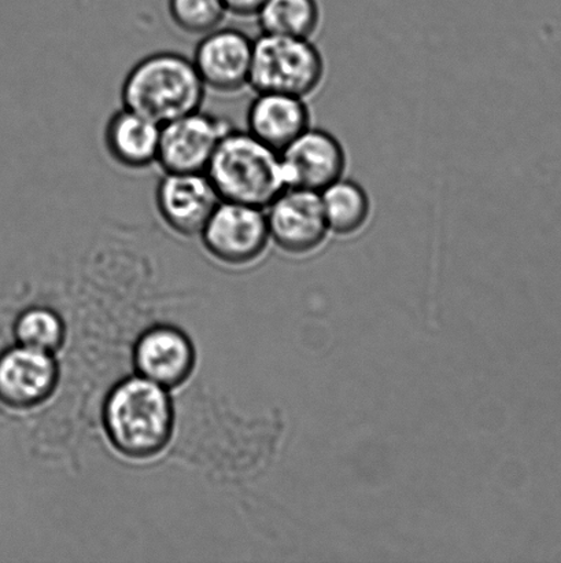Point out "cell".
Masks as SVG:
<instances>
[{
	"mask_svg": "<svg viewBox=\"0 0 561 563\" xmlns=\"http://www.w3.org/2000/svg\"><path fill=\"white\" fill-rule=\"evenodd\" d=\"M206 92L191 58L157 52L132 66L121 85L120 98L123 107L162 125L202 109Z\"/></svg>",
	"mask_w": 561,
	"mask_h": 563,
	"instance_id": "obj_1",
	"label": "cell"
},
{
	"mask_svg": "<svg viewBox=\"0 0 561 563\" xmlns=\"http://www.w3.org/2000/svg\"><path fill=\"white\" fill-rule=\"evenodd\" d=\"M104 428L121 454L145 460L167 446L173 430V408L167 389L137 375L110 391Z\"/></svg>",
	"mask_w": 561,
	"mask_h": 563,
	"instance_id": "obj_2",
	"label": "cell"
},
{
	"mask_svg": "<svg viewBox=\"0 0 561 563\" xmlns=\"http://www.w3.org/2000/svg\"><path fill=\"white\" fill-rule=\"evenodd\" d=\"M205 174L220 200L261 209L288 189L280 153L247 131L223 137Z\"/></svg>",
	"mask_w": 561,
	"mask_h": 563,
	"instance_id": "obj_3",
	"label": "cell"
},
{
	"mask_svg": "<svg viewBox=\"0 0 561 563\" xmlns=\"http://www.w3.org/2000/svg\"><path fill=\"white\" fill-rule=\"evenodd\" d=\"M326 59L313 38L261 33L253 42L250 88L310 99L326 80Z\"/></svg>",
	"mask_w": 561,
	"mask_h": 563,
	"instance_id": "obj_4",
	"label": "cell"
},
{
	"mask_svg": "<svg viewBox=\"0 0 561 563\" xmlns=\"http://www.w3.org/2000/svg\"><path fill=\"white\" fill-rule=\"evenodd\" d=\"M198 239L207 255L224 266H251L271 245L266 209L220 201Z\"/></svg>",
	"mask_w": 561,
	"mask_h": 563,
	"instance_id": "obj_5",
	"label": "cell"
},
{
	"mask_svg": "<svg viewBox=\"0 0 561 563\" xmlns=\"http://www.w3.org/2000/svg\"><path fill=\"white\" fill-rule=\"evenodd\" d=\"M233 129L228 120L203 109L168 121L159 134L157 167L162 174H205Z\"/></svg>",
	"mask_w": 561,
	"mask_h": 563,
	"instance_id": "obj_6",
	"label": "cell"
},
{
	"mask_svg": "<svg viewBox=\"0 0 561 563\" xmlns=\"http://www.w3.org/2000/svg\"><path fill=\"white\" fill-rule=\"evenodd\" d=\"M253 42L247 33L225 26L198 38L191 59L206 91L234 97L250 88Z\"/></svg>",
	"mask_w": 561,
	"mask_h": 563,
	"instance_id": "obj_7",
	"label": "cell"
},
{
	"mask_svg": "<svg viewBox=\"0 0 561 563\" xmlns=\"http://www.w3.org/2000/svg\"><path fill=\"white\" fill-rule=\"evenodd\" d=\"M266 213L271 244L288 255H311L321 250L329 235L321 192L288 187Z\"/></svg>",
	"mask_w": 561,
	"mask_h": 563,
	"instance_id": "obj_8",
	"label": "cell"
},
{
	"mask_svg": "<svg viewBox=\"0 0 561 563\" xmlns=\"http://www.w3.org/2000/svg\"><path fill=\"white\" fill-rule=\"evenodd\" d=\"M220 201L206 174H162L154 190L159 223L184 240L200 236Z\"/></svg>",
	"mask_w": 561,
	"mask_h": 563,
	"instance_id": "obj_9",
	"label": "cell"
},
{
	"mask_svg": "<svg viewBox=\"0 0 561 563\" xmlns=\"http://www.w3.org/2000/svg\"><path fill=\"white\" fill-rule=\"evenodd\" d=\"M285 186L322 192L344 178L348 154L337 136L326 130L310 126L280 152Z\"/></svg>",
	"mask_w": 561,
	"mask_h": 563,
	"instance_id": "obj_10",
	"label": "cell"
},
{
	"mask_svg": "<svg viewBox=\"0 0 561 563\" xmlns=\"http://www.w3.org/2000/svg\"><path fill=\"white\" fill-rule=\"evenodd\" d=\"M58 380L53 353L15 345L0 353V401L25 410L52 396Z\"/></svg>",
	"mask_w": 561,
	"mask_h": 563,
	"instance_id": "obj_11",
	"label": "cell"
},
{
	"mask_svg": "<svg viewBox=\"0 0 561 563\" xmlns=\"http://www.w3.org/2000/svg\"><path fill=\"white\" fill-rule=\"evenodd\" d=\"M134 361L142 377L170 389L190 377L195 352L183 331L172 325H157L143 333L136 342Z\"/></svg>",
	"mask_w": 561,
	"mask_h": 563,
	"instance_id": "obj_12",
	"label": "cell"
},
{
	"mask_svg": "<svg viewBox=\"0 0 561 563\" xmlns=\"http://www.w3.org/2000/svg\"><path fill=\"white\" fill-rule=\"evenodd\" d=\"M161 125L121 104L103 130L104 151L117 167L130 173L157 167Z\"/></svg>",
	"mask_w": 561,
	"mask_h": 563,
	"instance_id": "obj_13",
	"label": "cell"
},
{
	"mask_svg": "<svg viewBox=\"0 0 561 563\" xmlns=\"http://www.w3.org/2000/svg\"><path fill=\"white\" fill-rule=\"evenodd\" d=\"M247 132L277 152L312 126L307 99L280 92H256L246 114Z\"/></svg>",
	"mask_w": 561,
	"mask_h": 563,
	"instance_id": "obj_14",
	"label": "cell"
},
{
	"mask_svg": "<svg viewBox=\"0 0 561 563\" xmlns=\"http://www.w3.org/2000/svg\"><path fill=\"white\" fill-rule=\"evenodd\" d=\"M329 234L354 236L367 229L372 219V200L359 181L340 178L321 192Z\"/></svg>",
	"mask_w": 561,
	"mask_h": 563,
	"instance_id": "obj_15",
	"label": "cell"
},
{
	"mask_svg": "<svg viewBox=\"0 0 561 563\" xmlns=\"http://www.w3.org/2000/svg\"><path fill=\"white\" fill-rule=\"evenodd\" d=\"M261 33L313 38L322 25L317 0H267L256 15Z\"/></svg>",
	"mask_w": 561,
	"mask_h": 563,
	"instance_id": "obj_16",
	"label": "cell"
},
{
	"mask_svg": "<svg viewBox=\"0 0 561 563\" xmlns=\"http://www.w3.org/2000/svg\"><path fill=\"white\" fill-rule=\"evenodd\" d=\"M173 26L191 37H202L224 25L227 9L222 0H168Z\"/></svg>",
	"mask_w": 561,
	"mask_h": 563,
	"instance_id": "obj_17",
	"label": "cell"
},
{
	"mask_svg": "<svg viewBox=\"0 0 561 563\" xmlns=\"http://www.w3.org/2000/svg\"><path fill=\"white\" fill-rule=\"evenodd\" d=\"M14 333L19 344L53 353L63 345L65 325L57 312L48 308L35 307L20 314L14 325Z\"/></svg>",
	"mask_w": 561,
	"mask_h": 563,
	"instance_id": "obj_18",
	"label": "cell"
},
{
	"mask_svg": "<svg viewBox=\"0 0 561 563\" xmlns=\"http://www.w3.org/2000/svg\"><path fill=\"white\" fill-rule=\"evenodd\" d=\"M228 15L236 19H256L258 11L267 0H222Z\"/></svg>",
	"mask_w": 561,
	"mask_h": 563,
	"instance_id": "obj_19",
	"label": "cell"
}]
</instances>
